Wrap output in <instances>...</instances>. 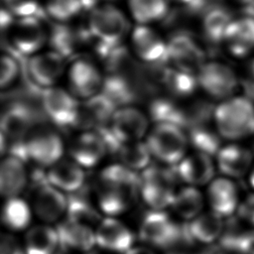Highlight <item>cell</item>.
Here are the masks:
<instances>
[{
	"label": "cell",
	"instance_id": "1",
	"mask_svg": "<svg viewBox=\"0 0 254 254\" xmlns=\"http://www.w3.org/2000/svg\"><path fill=\"white\" fill-rule=\"evenodd\" d=\"M212 118L214 129L222 139L240 142L254 136V100L245 94L219 101Z\"/></svg>",
	"mask_w": 254,
	"mask_h": 254
},
{
	"label": "cell",
	"instance_id": "2",
	"mask_svg": "<svg viewBox=\"0 0 254 254\" xmlns=\"http://www.w3.org/2000/svg\"><path fill=\"white\" fill-rule=\"evenodd\" d=\"M178 180L176 168L147 167L140 175V195L152 209L163 210L174 201Z\"/></svg>",
	"mask_w": 254,
	"mask_h": 254
},
{
	"label": "cell",
	"instance_id": "3",
	"mask_svg": "<svg viewBox=\"0 0 254 254\" xmlns=\"http://www.w3.org/2000/svg\"><path fill=\"white\" fill-rule=\"evenodd\" d=\"M146 144L152 156L173 166L185 158L190 143L183 128L174 124L158 123L149 133Z\"/></svg>",
	"mask_w": 254,
	"mask_h": 254
},
{
	"label": "cell",
	"instance_id": "4",
	"mask_svg": "<svg viewBox=\"0 0 254 254\" xmlns=\"http://www.w3.org/2000/svg\"><path fill=\"white\" fill-rule=\"evenodd\" d=\"M87 28L95 41L113 48L118 46L127 34L128 20L116 6L102 4L90 11Z\"/></svg>",
	"mask_w": 254,
	"mask_h": 254
},
{
	"label": "cell",
	"instance_id": "5",
	"mask_svg": "<svg viewBox=\"0 0 254 254\" xmlns=\"http://www.w3.org/2000/svg\"><path fill=\"white\" fill-rule=\"evenodd\" d=\"M140 239L157 248L171 249L179 244H187L184 227L175 223L163 210L147 212L140 224Z\"/></svg>",
	"mask_w": 254,
	"mask_h": 254
},
{
	"label": "cell",
	"instance_id": "6",
	"mask_svg": "<svg viewBox=\"0 0 254 254\" xmlns=\"http://www.w3.org/2000/svg\"><path fill=\"white\" fill-rule=\"evenodd\" d=\"M31 177L35 213L45 222L58 221L66 213L67 197L49 183L47 172L35 170Z\"/></svg>",
	"mask_w": 254,
	"mask_h": 254
},
{
	"label": "cell",
	"instance_id": "7",
	"mask_svg": "<svg viewBox=\"0 0 254 254\" xmlns=\"http://www.w3.org/2000/svg\"><path fill=\"white\" fill-rule=\"evenodd\" d=\"M198 86L209 96L219 101L237 94L240 76L227 64L219 61L205 62L196 73Z\"/></svg>",
	"mask_w": 254,
	"mask_h": 254
},
{
	"label": "cell",
	"instance_id": "8",
	"mask_svg": "<svg viewBox=\"0 0 254 254\" xmlns=\"http://www.w3.org/2000/svg\"><path fill=\"white\" fill-rule=\"evenodd\" d=\"M39 121V115L31 106L22 102L9 104L1 116V153L10 145L25 142Z\"/></svg>",
	"mask_w": 254,
	"mask_h": 254
},
{
	"label": "cell",
	"instance_id": "9",
	"mask_svg": "<svg viewBox=\"0 0 254 254\" xmlns=\"http://www.w3.org/2000/svg\"><path fill=\"white\" fill-rule=\"evenodd\" d=\"M41 102L44 113L58 127H75L79 117L80 105L76 97L61 87L43 89Z\"/></svg>",
	"mask_w": 254,
	"mask_h": 254
},
{
	"label": "cell",
	"instance_id": "10",
	"mask_svg": "<svg viewBox=\"0 0 254 254\" xmlns=\"http://www.w3.org/2000/svg\"><path fill=\"white\" fill-rule=\"evenodd\" d=\"M26 147L29 159L42 167H51L62 158L64 144L58 132L38 124L28 134Z\"/></svg>",
	"mask_w": 254,
	"mask_h": 254
},
{
	"label": "cell",
	"instance_id": "11",
	"mask_svg": "<svg viewBox=\"0 0 254 254\" xmlns=\"http://www.w3.org/2000/svg\"><path fill=\"white\" fill-rule=\"evenodd\" d=\"M9 39L19 54L30 58L41 52L49 40V34L37 17H24L18 18L10 26Z\"/></svg>",
	"mask_w": 254,
	"mask_h": 254
},
{
	"label": "cell",
	"instance_id": "12",
	"mask_svg": "<svg viewBox=\"0 0 254 254\" xmlns=\"http://www.w3.org/2000/svg\"><path fill=\"white\" fill-rule=\"evenodd\" d=\"M215 165L221 176L231 180L247 178L254 165V154L240 142L222 145L215 155Z\"/></svg>",
	"mask_w": 254,
	"mask_h": 254
},
{
	"label": "cell",
	"instance_id": "13",
	"mask_svg": "<svg viewBox=\"0 0 254 254\" xmlns=\"http://www.w3.org/2000/svg\"><path fill=\"white\" fill-rule=\"evenodd\" d=\"M67 80L69 91L75 97L87 100L101 92L104 78L95 64L80 59L68 67Z\"/></svg>",
	"mask_w": 254,
	"mask_h": 254
},
{
	"label": "cell",
	"instance_id": "14",
	"mask_svg": "<svg viewBox=\"0 0 254 254\" xmlns=\"http://www.w3.org/2000/svg\"><path fill=\"white\" fill-rule=\"evenodd\" d=\"M28 72L33 82L43 89L56 86L65 69L64 58L55 51L40 52L28 60Z\"/></svg>",
	"mask_w": 254,
	"mask_h": 254
},
{
	"label": "cell",
	"instance_id": "15",
	"mask_svg": "<svg viewBox=\"0 0 254 254\" xmlns=\"http://www.w3.org/2000/svg\"><path fill=\"white\" fill-rule=\"evenodd\" d=\"M228 54L238 60L254 54V15L233 17L222 43Z\"/></svg>",
	"mask_w": 254,
	"mask_h": 254
},
{
	"label": "cell",
	"instance_id": "16",
	"mask_svg": "<svg viewBox=\"0 0 254 254\" xmlns=\"http://www.w3.org/2000/svg\"><path fill=\"white\" fill-rule=\"evenodd\" d=\"M241 195L234 180L220 176L214 178L207 187L206 199L210 210L222 218L236 214Z\"/></svg>",
	"mask_w": 254,
	"mask_h": 254
},
{
	"label": "cell",
	"instance_id": "17",
	"mask_svg": "<svg viewBox=\"0 0 254 254\" xmlns=\"http://www.w3.org/2000/svg\"><path fill=\"white\" fill-rule=\"evenodd\" d=\"M109 127L121 142L141 141L148 129V118L139 109L129 105L116 109Z\"/></svg>",
	"mask_w": 254,
	"mask_h": 254
},
{
	"label": "cell",
	"instance_id": "18",
	"mask_svg": "<svg viewBox=\"0 0 254 254\" xmlns=\"http://www.w3.org/2000/svg\"><path fill=\"white\" fill-rule=\"evenodd\" d=\"M130 40L135 56L146 64H156L167 57L168 43L148 25H137Z\"/></svg>",
	"mask_w": 254,
	"mask_h": 254
},
{
	"label": "cell",
	"instance_id": "19",
	"mask_svg": "<svg viewBox=\"0 0 254 254\" xmlns=\"http://www.w3.org/2000/svg\"><path fill=\"white\" fill-rule=\"evenodd\" d=\"M167 58L173 62L175 67L190 73H197L205 63L201 49L190 36L185 34L176 35L170 40Z\"/></svg>",
	"mask_w": 254,
	"mask_h": 254
},
{
	"label": "cell",
	"instance_id": "20",
	"mask_svg": "<svg viewBox=\"0 0 254 254\" xmlns=\"http://www.w3.org/2000/svg\"><path fill=\"white\" fill-rule=\"evenodd\" d=\"M96 244L114 253L128 252L134 243L133 232L114 217L103 218L95 230Z\"/></svg>",
	"mask_w": 254,
	"mask_h": 254
},
{
	"label": "cell",
	"instance_id": "21",
	"mask_svg": "<svg viewBox=\"0 0 254 254\" xmlns=\"http://www.w3.org/2000/svg\"><path fill=\"white\" fill-rule=\"evenodd\" d=\"M68 152L71 160L83 168L96 166L108 153L102 137L96 131H86L76 136Z\"/></svg>",
	"mask_w": 254,
	"mask_h": 254
},
{
	"label": "cell",
	"instance_id": "22",
	"mask_svg": "<svg viewBox=\"0 0 254 254\" xmlns=\"http://www.w3.org/2000/svg\"><path fill=\"white\" fill-rule=\"evenodd\" d=\"M216 165L212 157L195 152L185 157L176 167L179 179L194 187L209 184L214 179Z\"/></svg>",
	"mask_w": 254,
	"mask_h": 254
},
{
	"label": "cell",
	"instance_id": "23",
	"mask_svg": "<svg viewBox=\"0 0 254 254\" xmlns=\"http://www.w3.org/2000/svg\"><path fill=\"white\" fill-rule=\"evenodd\" d=\"M139 193L98 180L96 196L99 208L108 216H117L130 208Z\"/></svg>",
	"mask_w": 254,
	"mask_h": 254
},
{
	"label": "cell",
	"instance_id": "24",
	"mask_svg": "<svg viewBox=\"0 0 254 254\" xmlns=\"http://www.w3.org/2000/svg\"><path fill=\"white\" fill-rule=\"evenodd\" d=\"M187 238L191 244L208 245L220 239L224 232L223 218L209 210L184 224Z\"/></svg>",
	"mask_w": 254,
	"mask_h": 254
},
{
	"label": "cell",
	"instance_id": "25",
	"mask_svg": "<svg viewBox=\"0 0 254 254\" xmlns=\"http://www.w3.org/2000/svg\"><path fill=\"white\" fill-rule=\"evenodd\" d=\"M49 183L62 191L77 192L83 186L85 175L81 166L74 161L60 160L47 172Z\"/></svg>",
	"mask_w": 254,
	"mask_h": 254
},
{
	"label": "cell",
	"instance_id": "26",
	"mask_svg": "<svg viewBox=\"0 0 254 254\" xmlns=\"http://www.w3.org/2000/svg\"><path fill=\"white\" fill-rule=\"evenodd\" d=\"M24 161L8 155L0 168V190L6 198L17 197L28 185V175Z\"/></svg>",
	"mask_w": 254,
	"mask_h": 254
},
{
	"label": "cell",
	"instance_id": "27",
	"mask_svg": "<svg viewBox=\"0 0 254 254\" xmlns=\"http://www.w3.org/2000/svg\"><path fill=\"white\" fill-rule=\"evenodd\" d=\"M61 248L88 252L96 244L93 228L68 219L61 222L56 227Z\"/></svg>",
	"mask_w": 254,
	"mask_h": 254
},
{
	"label": "cell",
	"instance_id": "28",
	"mask_svg": "<svg viewBox=\"0 0 254 254\" xmlns=\"http://www.w3.org/2000/svg\"><path fill=\"white\" fill-rule=\"evenodd\" d=\"M61 248L56 228L49 225H36L30 228L25 237V254H58Z\"/></svg>",
	"mask_w": 254,
	"mask_h": 254
},
{
	"label": "cell",
	"instance_id": "29",
	"mask_svg": "<svg viewBox=\"0 0 254 254\" xmlns=\"http://www.w3.org/2000/svg\"><path fill=\"white\" fill-rule=\"evenodd\" d=\"M128 8L137 25L149 26L166 17L169 0H128Z\"/></svg>",
	"mask_w": 254,
	"mask_h": 254
},
{
	"label": "cell",
	"instance_id": "30",
	"mask_svg": "<svg viewBox=\"0 0 254 254\" xmlns=\"http://www.w3.org/2000/svg\"><path fill=\"white\" fill-rule=\"evenodd\" d=\"M67 219L80 224L92 226H98L102 221L100 213L90 203L85 195L82 193L74 192L67 196Z\"/></svg>",
	"mask_w": 254,
	"mask_h": 254
},
{
	"label": "cell",
	"instance_id": "31",
	"mask_svg": "<svg viewBox=\"0 0 254 254\" xmlns=\"http://www.w3.org/2000/svg\"><path fill=\"white\" fill-rule=\"evenodd\" d=\"M171 206L178 216L190 221L202 212L203 196L194 187H186L176 193Z\"/></svg>",
	"mask_w": 254,
	"mask_h": 254
},
{
	"label": "cell",
	"instance_id": "32",
	"mask_svg": "<svg viewBox=\"0 0 254 254\" xmlns=\"http://www.w3.org/2000/svg\"><path fill=\"white\" fill-rule=\"evenodd\" d=\"M150 116L153 121L158 123H169L188 129V111L182 109L174 102L167 99H156L150 105Z\"/></svg>",
	"mask_w": 254,
	"mask_h": 254
},
{
	"label": "cell",
	"instance_id": "33",
	"mask_svg": "<svg viewBox=\"0 0 254 254\" xmlns=\"http://www.w3.org/2000/svg\"><path fill=\"white\" fill-rule=\"evenodd\" d=\"M114 156L121 161L122 165L133 171H137L145 170L148 167L151 153L147 144L142 141L121 142Z\"/></svg>",
	"mask_w": 254,
	"mask_h": 254
},
{
	"label": "cell",
	"instance_id": "34",
	"mask_svg": "<svg viewBox=\"0 0 254 254\" xmlns=\"http://www.w3.org/2000/svg\"><path fill=\"white\" fill-rule=\"evenodd\" d=\"M232 19L230 13L223 8L214 7L208 10L202 20V31L207 41L213 44H222Z\"/></svg>",
	"mask_w": 254,
	"mask_h": 254
},
{
	"label": "cell",
	"instance_id": "35",
	"mask_svg": "<svg viewBox=\"0 0 254 254\" xmlns=\"http://www.w3.org/2000/svg\"><path fill=\"white\" fill-rule=\"evenodd\" d=\"M32 212L29 204L21 197L6 198L2 210V220L11 230L18 231L27 228L31 222Z\"/></svg>",
	"mask_w": 254,
	"mask_h": 254
},
{
	"label": "cell",
	"instance_id": "36",
	"mask_svg": "<svg viewBox=\"0 0 254 254\" xmlns=\"http://www.w3.org/2000/svg\"><path fill=\"white\" fill-rule=\"evenodd\" d=\"M186 132L189 143L196 150V152L215 157L218 150L222 146L220 144L221 137L217 131L215 129L208 128L206 124L192 126Z\"/></svg>",
	"mask_w": 254,
	"mask_h": 254
},
{
	"label": "cell",
	"instance_id": "37",
	"mask_svg": "<svg viewBox=\"0 0 254 254\" xmlns=\"http://www.w3.org/2000/svg\"><path fill=\"white\" fill-rule=\"evenodd\" d=\"M163 82L171 93L179 97L190 96L198 86L196 74L175 66L166 69L163 74Z\"/></svg>",
	"mask_w": 254,
	"mask_h": 254
},
{
	"label": "cell",
	"instance_id": "38",
	"mask_svg": "<svg viewBox=\"0 0 254 254\" xmlns=\"http://www.w3.org/2000/svg\"><path fill=\"white\" fill-rule=\"evenodd\" d=\"M101 93L108 97L115 106L119 107L129 106L136 99L133 88L126 80L117 75H112L104 79Z\"/></svg>",
	"mask_w": 254,
	"mask_h": 254
},
{
	"label": "cell",
	"instance_id": "39",
	"mask_svg": "<svg viewBox=\"0 0 254 254\" xmlns=\"http://www.w3.org/2000/svg\"><path fill=\"white\" fill-rule=\"evenodd\" d=\"M82 9L80 0H45L47 14L58 22H66Z\"/></svg>",
	"mask_w": 254,
	"mask_h": 254
},
{
	"label": "cell",
	"instance_id": "40",
	"mask_svg": "<svg viewBox=\"0 0 254 254\" xmlns=\"http://www.w3.org/2000/svg\"><path fill=\"white\" fill-rule=\"evenodd\" d=\"M49 39L51 40L53 51L59 53L64 58L71 55L75 50L76 36L70 29L64 25L56 26Z\"/></svg>",
	"mask_w": 254,
	"mask_h": 254
},
{
	"label": "cell",
	"instance_id": "41",
	"mask_svg": "<svg viewBox=\"0 0 254 254\" xmlns=\"http://www.w3.org/2000/svg\"><path fill=\"white\" fill-rule=\"evenodd\" d=\"M19 64L10 55H2L0 62V86L2 89L10 87L18 78Z\"/></svg>",
	"mask_w": 254,
	"mask_h": 254
},
{
	"label": "cell",
	"instance_id": "42",
	"mask_svg": "<svg viewBox=\"0 0 254 254\" xmlns=\"http://www.w3.org/2000/svg\"><path fill=\"white\" fill-rule=\"evenodd\" d=\"M7 10L18 18L36 17L35 14L40 8L37 0H4Z\"/></svg>",
	"mask_w": 254,
	"mask_h": 254
},
{
	"label": "cell",
	"instance_id": "43",
	"mask_svg": "<svg viewBox=\"0 0 254 254\" xmlns=\"http://www.w3.org/2000/svg\"><path fill=\"white\" fill-rule=\"evenodd\" d=\"M236 216L242 224L254 228V191H251L241 197Z\"/></svg>",
	"mask_w": 254,
	"mask_h": 254
},
{
	"label": "cell",
	"instance_id": "44",
	"mask_svg": "<svg viewBox=\"0 0 254 254\" xmlns=\"http://www.w3.org/2000/svg\"><path fill=\"white\" fill-rule=\"evenodd\" d=\"M240 76V84L244 88L245 95L254 100V56L249 58Z\"/></svg>",
	"mask_w": 254,
	"mask_h": 254
},
{
	"label": "cell",
	"instance_id": "45",
	"mask_svg": "<svg viewBox=\"0 0 254 254\" xmlns=\"http://www.w3.org/2000/svg\"><path fill=\"white\" fill-rule=\"evenodd\" d=\"M0 254H25V252L13 235L3 234L1 238Z\"/></svg>",
	"mask_w": 254,
	"mask_h": 254
},
{
	"label": "cell",
	"instance_id": "46",
	"mask_svg": "<svg viewBox=\"0 0 254 254\" xmlns=\"http://www.w3.org/2000/svg\"><path fill=\"white\" fill-rule=\"evenodd\" d=\"M125 254H155V253L152 250L145 247H135V248H131Z\"/></svg>",
	"mask_w": 254,
	"mask_h": 254
},
{
	"label": "cell",
	"instance_id": "47",
	"mask_svg": "<svg viewBox=\"0 0 254 254\" xmlns=\"http://www.w3.org/2000/svg\"><path fill=\"white\" fill-rule=\"evenodd\" d=\"M247 182H248V185H249L250 189L252 190V191H254V165L251 168V170L247 176Z\"/></svg>",
	"mask_w": 254,
	"mask_h": 254
},
{
	"label": "cell",
	"instance_id": "48",
	"mask_svg": "<svg viewBox=\"0 0 254 254\" xmlns=\"http://www.w3.org/2000/svg\"><path fill=\"white\" fill-rule=\"evenodd\" d=\"M240 5H243V6H252L254 5V0H232Z\"/></svg>",
	"mask_w": 254,
	"mask_h": 254
},
{
	"label": "cell",
	"instance_id": "49",
	"mask_svg": "<svg viewBox=\"0 0 254 254\" xmlns=\"http://www.w3.org/2000/svg\"><path fill=\"white\" fill-rule=\"evenodd\" d=\"M169 1H173V2H175V3L185 4V5H187V4H190V3H192L194 0H169Z\"/></svg>",
	"mask_w": 254,
	"mask_h": 254
},
{
	"label": "cell",
	"instance_id": "50",
	"mask_svg": "<svg viewBox=\"0 0 254 254\" xmlns=\"http://www.w3.org/2000/svg\"><path fill=\"white\" fill-rule=\"evenodd\" d=\"M213 254H239V253H237V252H233V251L225 250V251H220V252H214Z\"/></svg>",
	"mask_w": 254,
	"mask_h": 254
},
{
	"label": "cell",
	"instance_id": "51",
	"mask_svg": "<svg viewBox=\"0 0 254 254\" xmlns=\"http://www.w3.org/2000/svg\"><path fill=\"white\" fill-rule=\"evenodd\" d=\"M85 254H96V253H95V252H89V251H88V252H86Z\"/></svg>",
	"mask_w": 254,
	"mask_h": 254
}]
</instances>
